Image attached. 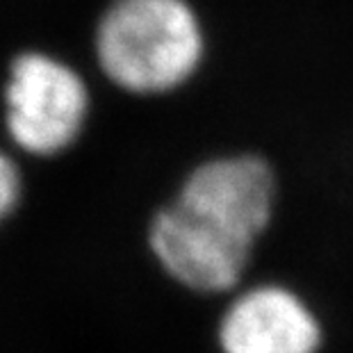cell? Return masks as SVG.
Returning <instances> with one entry per match:
<instances>
[{
  "label": "cell",
  "mask_w": 353,
  "mask_h": 353,
  "mask_svg": "<svg viewBox=\"0 0 353 353\" xmlns=\"http://www.w3.org/2000/svg\"><path fill=\"white\" fill-rule=\"evenodd\" d=\"M281 176L253 148L201 157L146 219L160 274L194 296L223 301L251 281L281 210Z\"/></svg>",
  "instance_id": "cell-1"
},
{
  "label": "cell",
  "mask_w": 353,
  "mask_h": 353,
  "mask_svg": "<svg viewBox=\"0 0 353 353\" xmlns=\"http://www.w3.org/2000/svg\"><path fill=\"white\" fill-rule=\"evenodd\" d=\"M210 28L196 0H105L92 55L110 92L157 103L187 92L210 62Z\"/></svg>",
  "instance_id": "cell-2"
},
{
  "label": "cell",
  "mask_w": 353,
  "mask_h": 353,
  "mask_svg": "<svg viewBox=\"0 0 353 353\" xmlns=\"http://www.w3.org/2000/svg\"><path fill=\"white\" fill-rule=\"evenodd\" d=\"M94 114V94L71 62L46 50H21L7 64L3 123L19 151L62 155L82 139Z\"/></svg>",
  "instance_id": "cell-3"
},
{
  "label": "cell",
  "mask_w": 353,
  "mask_h": 353,
  "mask_svg": "<svg viewBox=\"0 0 353 353\" xmlns=\"http://www.w3.org/2000/svg\"><path fill=\"white\" fill-rule=\"evenodd\" d=\"M326 324L299 288L251 278L221 301L214 326L219 353H321Z\"/></svg>",
  "instance_id": "cell-4"
},
{
  "label": "cell",
  "mask_w": 353,
  "mask_h": 353,
  "mask_svg": "<svg viewBox=\"0 0 353 353\" xmlns=\"http://www.w3.org/2000/svg\"><path fill=\"white\" fill-rule=\"evenodd\" d=\"M21 196H23V178L19 164L0 148V226L17 212Z\"/></svg>",
  "instance_id": "cell-5"
}]
</instances>
